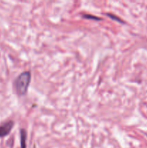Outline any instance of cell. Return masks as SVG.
Listing matches in <instances>:
<instances>
[{"instance_id":"1","label":"cell","mask_w":147,"mask_h":148,"mask_svg":"<svg viewBox=\"0 0 147 148\" xmlns=\"http://www.w3.org/2000/svg\"><path fill=\"white\" fill-rule=\"evenodd\" d=\"M31 75L30 72H24L20 74L15 79V89L20 95H25L30 85Z\"/></svg>"},{"instance_id":"2","label":"cell","mask_w":147,"mask_h":148,"mask_svg":"<svg viewBox=\"0 0 147 148\" xmlns=\"http://www.w3.org/2000/svg\"><path fill=\"white\" fill-rule=\"evenodd\" d=\"M14 126V122L12 121H9L0 125V137H4L8 135L12 127Z\"/></svg>"},{"instance_id":"3","label":"cell","mask_w":147,"mask_h":148,"mask_svg":"<svg viewBox=\"0 0 147 148\" xmlns=\"http://www.w3.org/2000/svg\"><path fill=\"white\" fill-rule=\"evenodd\" d=\"M26 138H27V132L25 130L22 129L20 130V143L21 148H26Z\"/></svg>"},{"instance_id":"4","label":"cell","mask_w":147,"mask_h":148,"mask_svg":"<svg viewBox=\"0 0 147 148\" xmlns=\"http://www.w3.org/2000/svg\"><path fill=\"white\" fill-rule=\"evenodd\" d=\"M83 17L86 19H92V20H100V18H98V17L96 16L91 15V14H84Z\"/></svg>"},{"instance_id":"5","label":"cell","mask_w":147,"mask_h":148,"mask_svg":"<svg viewBox=\"0 0 147 148\" xmlns=\"http://www.w3.org/2000/svg\"><path fill=\"white\" fill-rule=\"evenodd\" d=\"M107 15L108 16H109V17H110V18H112V19H115V20H117V21H119V22H121V23H122V20H120V18H118V17H116V16H115V15H113V14H107Z\"/></svg>"}]
</instances>
